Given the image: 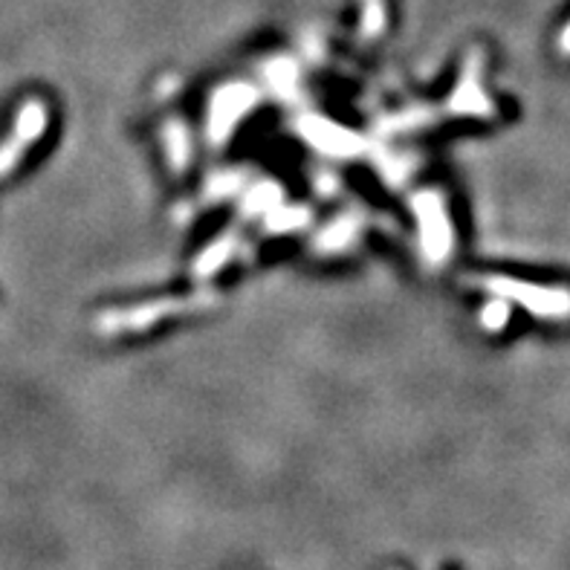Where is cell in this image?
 Returning a JSON list of instances; mask_svg holds the SVG:
<instances>
[{
  "mask_svg": "<svg viewBox=\"0 0 570 570\" xmlns=\"http://www.w3.org/2000/svg\"><path fill=\"white\" fill-rule=\"evenodd\" d=\"M215 302L211 293H195V296L180 298H160V302H145V305L119 307V310H105L96 319V330L105 337H117V333H140L165 319H177V316H191L200 313Z\"/></svg>",
  "mask_w": 570,
  "mask_h": 570,
  "instance_id": "cell-1",
  "label": "cell"
},
{
  "mask_svg": "<svg viewBox=\"0 0 570 570\" xmlns=\"http://www.w3.org/2000/svg\"><path fill=\"white\" fill-rule=\"evenodd\" d=\"M478 289L490 296L504 298L509 305H518L545 321L570 319V289L568 287H539V284L518 282L509 275H478L472 278Z\"/></svg>",
  "mask_w": 570,
  "mask_h": 570,
  "instance_id": "cell-2",
  "label": "cell"
},
{
  "mask_svg": "<svg viewBox=\"0 0 570 570\" xmlns=\"http://www.w3.org/2000/svg\"><path fill=\"white\" fill-rule=\"evenodd\" d=\"M412 209L417 218V234H420V252L429 266H440L449 261L454 250V229L449 218V206H446L440 191H417L412 197Z\"/></svg>",
  "mask_w": 570,
  "mask_h": 570,
  "instance_id": "cell-3",
  "label": "cell"
},
{
  "mask_svg": "<svg viewBox=\"0 0 570 570\" xmlns=\"http://www.w3.org/2000/svg\"><path fill=\"white\" fill-rule=\"evenodd\" d=\"M259 102L255 90L246 85H223L218 94L211 96L209 102V122H206V133H209L211 145H223L232 140V131L238 128L241 119H246Z\"/></svg>",
  "mask_w": 570,
  "mask_h": 570,
  "instance_id": "cell-4",
  "label": "cell"
},
{
  "mask_svg": "<svg viewBox=\"0 0 570 570\" xmlns=\"http://www.w3.org/2000/svg\"><path fill=\"white\" fill-rule=\"evenodd\" d=\"M47 122H50L47 102H41V99H26L24 108L18 110L12 136L0 145V177H7V174L15 172L18 165H21V160H24L26 151L44 136Z\"/></svg>",
  "mask_w": 570,
  "mask_h": 570,
  "instance_id": "cell-5",
  "label": "cell"
},
{
  "mask_svg": "<svg viewBox=\"0 0 570 570\" xmlns=\"http://www.w3.org/2000/svg\"><path fill=\"white\" fill-rule=\"evenodd\" d=\"M449 113L452 117H472V119H490L495 117V108L490 96L484 94V53H472L463 64V73L449 96Z\"/></svg>",
  "mask_w": 570,
  "mask_h": 570,
  "instance_id": "cell-6",
  "label": "cell"
},
{
  "mask_svg": "<svg viewBox=\"0 0 570 570\" xmlns=\"http://www.w3.org/2000/svg\"><path fill=\"white\" fill-rule=\"evenodd\" d=\"M298 133L310 142L313 149L319 154L328 156H342V160H351V156L362 154L365 151V142L357 136L348 128H339L333 122L321 117H302L298 119Z\"/></svg>",
  "mask_w": 570,
  "mask_h": 570,
  "instance_id": "cell-7",
  "label": "cell"
},
{
  "mask_svg": "<svg viewBox=\"0 0 570 570\" xmlns=\"http://www.w3.org/2000/svg\"><path fill=\"white\" fill-rule=\"evenodd\" d=\"M234 246H238V234H220L218 241L209 243L200 255H197L195 266H191V275L195 278H209L220 270V266H227V261L234 255Z\"/></svg>",
  "mask_w": 570,
  "mask_h": 570,
  "instance_id": "cell-8",
  "label": "cell"
},
{
  "mask_svg": "<svg viewBox=\"0 0 570 570\" xmlns=\"http://www.w3.org/2000/svg\"><path fill=\"white\" fill-rule=\"evenodd\" d=\"M163 145H165V156H168L172 172L174 174L186 172L188 163H191V142H188V131L183 122H177V119L165 122Z\"/></svg>",
  "mask_w": 570,
  "mask_h": 570,
  "instance_id": "cell-9",
  "label": "cell"
},
{
  "mask_svg": "<svg viewBox=\"0 0 570 570\" xmlns=\"http://www.w3.org/2000/svg\"><path fill=\"white\" fill-rule=\"evenodd\" d=\"M360 234V220L357 218H339L333 220L330 227H325V232L316 238V252H342L348 250Z\"/></svg>",
  "mask_w": 570,
  "mask_h": 570,
  "instance_id": "cell-10",
  "label": "cell"
},
{
  "mask_svg": "<svg viewBox=\"0 0 570 570\" xmlns=\"http://www.w3.org/2000/svg\"><path fill=\"white\" fill-rule=\"evenodd\" d=\"M509 316H513V307L504 298H490L481 310H478V325L490 333H501V330L509 325Z\"/></svg>",
  "mask_w": 570,
  "mask_h": 570,
  "instance_id": "cell-11",
  "label": "cell"
},
{
  "mask_svg": "<svg viewBox=\"0 0 570 570\" xmlns=\"http://www.w3.org/2000/svg\"><path fill=\"white\" fill-rule=\"evenodd\" d=\"M385 26V9L383 0H365L362 7V35L365 39H376Z\"/></svg>",
  "mask_w": 570,
  "mask_h": 570,
  "instance_id": "cell-12",
  "label": "cell"
},
{
  "mask_svg": "<svg viewBox=\"0 0 570 570\" xmlns=\"http://www.w3.org/2000/svg\"><path fill=\"white\" fill-rule=\"evenodd\" d=\"M252 200H255V204H246V211H250V215H261V211L273 209L275 200H278V188L255 186V191H252Z\"/></svg>",
  "mask_w": 570,
  "mask_h": 570,
  "instance_id": "cell-13",
  "label": "cell"
},
{
  "mask_svg": "<svg viewBox=\"0 0 570 570\" xmlns=\"http://www.w3.org/2000/svg\"><path fill=\"white\" fill-rule=\"evenodd\" d=\"M559 47H562V53L570 55V24L562 30V41H559Z\"/></svg>",
  "mask_w": 570,
  "mask_h": 570,
  "instance_id": "cell-14",
  "label": "cell"
}]
</instances>
